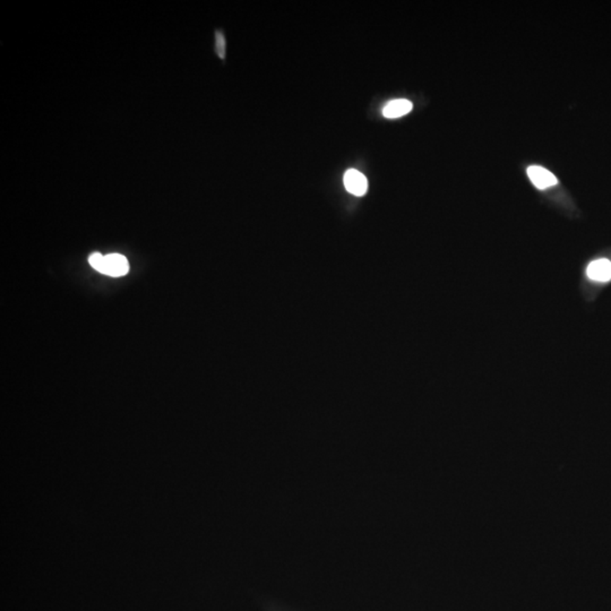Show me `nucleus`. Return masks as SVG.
Here are the masks:
<instances>
[{"label":"nucleus","mask_w":611,"mask_h":611,"mask_svg":"<svg viewBox=\"0 0 611 611\" xmlns=\"http://www.w3.org/2000/svg\"><path fill=\"white\" fill-rule=\"evenodd\" d=\"M129 271L128 260L120 254H110L104 256L102 274L119 277L126 275Z\"/></svg>","instance_id":"f257e3e1"},{"label":"nucleus","mask_w":611,"mask_h":611,"mask_svg":"<svg viewBox=\"0 0 611 611\" xmlns=\"http://www.w3.org/2000/svg\"><path fill=\"white\" fill-rule=\"evenodd\" d=\"M344 186L350 194L363 196L368 190V180L356 169H349L344 174Z\"/></svg>","instance_id":"f03ea898"},{"label":"nucleus","mask_w":611,"mask_h":611,"mask_svg":"<svg viewBox=\"0 0 611 611\" xmlns=\"http://www.w3.org/2000/svg\"><path fill=\"white\" fill-rule=\"evenodd\" d=\"M528 176L534 186L539 189L549 188L558 183L557 178L543 167H528Z\"/></svg>","instance_id":"7ed1b4c3"},{"label":"nucleus","mask_w":611,"mask_h":611,"mask_svg":"<svg viewBox=\"0 0 611 611\" xmlns=\"http://www.w3.org/2000/svg\"><path fill=\"white\" fill-rule=\"evenodd\" d=\"M588 279L597 282H608L611 280V262L607 258H600L588 264L586 269Z\"/></svg>","instance_id":"20e7f679"},{"label":"nucleus","mask_w":611,"mask_h":611,"mask_svg":"<svg viewBox=\"0 0 611 611\" xmlns=\"http://www.w3.org/2000/svg\"><path fill=\"white\" fill-rule=\"evenodd\" d=\"M412 108H413V104H412L411 101L406 100V99L393 100L384 107V117L389 118V119L400 118L411 111Z\"/></svg>","instance_id":"39448f33"},{"label":"nucleus","mask_w":611,"mask_h":611,"mask_svg":"<svg viewBox=\"0 0 611 611\" xmlns=\"http://www.w3.org/2000/svg\"><path fill=\"white\" fill-rule=\"evenodd\" d=\"M90 265L95 270V271L102 273L103 264H104V256L100 253H93L89 258Z\"/></svg>","instance_id":"423d86ee"},{"label":"nucleus","mask_w":611,"mask_h":611,"mask_svg":"<svg viewBox=\"0 0 611 611\" xmlns=\"http://www.w3.org/2000/svg\"><path fill=\"white\" fill-rule=\"evenodd\" d=\"M217 52L221 59L226 58V39L222 32H217Z\"/></svg>","instance_id":"0eeeda50"}]
</instances>
